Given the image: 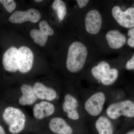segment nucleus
I'll use <instances>...</instances> for the list:
<instances>
[{
  "label": "nucleus",
  "instance_id": "nucleus-14",
  "mask_svg": "<svg viewBox=\"0 0 134 134\" xmlns=\"http://www.w3.org/2000/svg\"><path fill=\"white\" fill-rule=\"evenodd\" d=\"M55 111V107L52 103L42 101L36 104L33 108L34 117L38 120H41L53 114Z\"/></svg>",
  "mask_w": 134,
  "mask_h": 134
},
{
  "label": "nucleus",
  "instance_id": "nucleus-12",
  "mask_svg": "<svg viewBox=\"0 0 134 134\" xmlns=\"http://www.w3.org/2000/svg\"><path fill=\"white\" fill-rule=\"evenodd\" d=\"M105 37L108 46L112 49H119L126 42V36L118 30L109 31L106 34Z\"/></svg>",
  "mask_w": 134,
  "mask_h": 134
},
{
  "label": "nucleus",
  "instance_id": "nucleus-2",
  "mask_svg": "<svg viewBox=\"0 0 134 134\" xmlns=\"http://www.w3.org/2000/svg\"><path fill=\"white\" fill-rule=\"evenodd\" d=\"M3 118L8 125L11 133L17 134L24 129L26 117L23 113L17 108L8 107L4 110Z\"/></svg>",
  "mask_w": 134,
  "mask_h": 134
},
{
  "label": "nucleus",
  "instance_id": "nucleus-8",
  "mask_svg": "<svg viewBox=\"0 0 134 134\" xmlns=\"http://www.w3.org/2000/svg\"><path fill=\"white\" fill-rule=\"evenodd\" d=\"M34 55L31 50L23 46L18 49V70L26 73L31 70L33 65Z\"/></svg>",
  "mask_w": 134,
  "mask_h": 134
},
{
  "label": "nucleus",
  "instance_id": "nucleus-9",
  "mask_svg": "<svg viewBox=\"0 0 134 134\" xmlns=\"http://www.w3.org/2000/svg\"><path fill=\"white\" fill-rule=\"evenodd\" d=\"M85 29L91 34H97L100 31L102 19L100 12L96 9L91 10L86 14L85 19Z\"/></svg>",
  "mask_w": 134,
  "mask_h": 134
},
{
  "label": "nucleus",
  "instance_id": "nucleus-4",
  "mask_svg": "<svg viewBox=\"0 0 134 134\" xmlns=\"http://www.w3.org/2000/svg\"><path fill=\"white\" fill-rule=\"evenodd\" d=\"M112 14L121 26L129 29L134 27V7L123 10L119 6H114L112 9Z\"/></svg>",
  "mask_w": 134,
  "mask_h": 134
},
{
  "label": "nucleus",
  "instance_id": "nucleus-26",
  "mask_svg": "<svg viewBox=\"0 0 134 134\" xmlns=\"http://www.w3.org/2000/svg\"><path fill=\"white\" fill-rule=\"evenodd\" d=\"M125 134H134V129L129 130Z\"/></svg>",
  "mask_w": 134,
  "mask_h": 134
},
{
  "label": "nucleus",
  "instance_id": "nucleus-16",
  "mask_svg": "<svg viewBox=\"0 0 134 134\" xmlns=\"http://www.w3.org/2000/svg\"><path fill=\"white\" fill-rule=\"evenodd\" d=\"M21 90L23 95L19 98V103L21 105H31L37 99L33 87L31 85L24 84L21 86Z\"/></svg>",
  "mask_w": 134,
  "mask_h": 134
},
{
  "label": "nucleus",
  "instance_id": "nucleus-17",
  "mask_svg": "<svg viewBox=\"0 0 134 134\" xmlns=\"http://www.w3.org/2000/svg\"><path fill=\"white\" fill-rule=\"evenodd\" d=\"M111 69L109 63L103 61L92 69L91 74L94 78L101 82L108 76Z\"/></svg>",
  "mask_w": 134,
  "mask_h": 134
},
{
  "label": "nucleus",
  "instance_id": "nucleus-7",
  "mask_svg": "<svg viewBox=\"0 0 134 134\" xmlns=\"http://www.w3.org/2000/svg\"><path fill=\"white\" fill-rule=\"evenodd\" d=\"M41 16L38 10L31 8L26 11H15L10 17L9 20L14 24H21L27 21L35 23L39 21Z\"/></svg>",
  "mask_w": 134,
  "mask_h": 134
},
{
  "label": "nucleus",
  "instance_id": "nucleus-6",
  "mask_svg": "<svg viewBox=\"0 0 134 134\" xmlns=\"http://www.w3.org/2000/svg\"><path fill=\"white\" fill-rule=\"evenodd\" d=\"M39 26L40 30H31L30 32V36L35 43L43 47L46 44L48 36L53 35L54 31L46 20H43L40 22Z\"/></svg>",
  "mask_w": 134,
  "mask_h": 134
},
{
  "label": "nucleus",
  "instance_id": "nucleus-18",
  "mask_svg": "<svg viewBox=\"0 0 134 134\" xmlns=\"http://www.w3.org/2000/svg\"><path fill=\"white\" fill-rule=\"evenodd\" d=\"M95 126L99 134H113L114 127L110 120L105 116H101L96 121Z\"/></svg>",
  "mask_w": 134,
  "mask_h": 134
},
{
  "label": "nucleus",
  "instance_id": "nucleus-19",
  "mask_svg": "<svg viewBox=\"0 0 134 134\" xmlns=\"http://www.w3.org/2000/svg\"><path fill=\"white\" fill-rule=\"evenodd\" d=\"M53 9L56 12L59 19L62 21L65 18L67 14L66 4L62 0H55L52 5Z\"/></svg>",
  "mask_w": 134,
  "mask_h": 134
},
{
  "label": "nucleus",
  "instance_id": "nucleus-11",
  "mask_svg": "<svg viewBox=\"0 0 134 134\" xmlns=\"http://www.w3.org/2000/svg\"><path fill=\"white\" fill-rule=\"evenodd\" d=\"M79 103L76 99L69 94H67L65 97V101L63 104V109L66 113L68 117L73 120H77L79 116L77 108Z\"/></svg>",
  "mask_w": 134,
  "mask_h": 134
},
{
  "label": "nucleus",
  "instance_id": "nucleus-22",
  "mask_svg": "<svg viewBox=\"0 0 134 134\" xmlns=\"http://www.w3.org/2000/svg\"><path fill=\"white\" fill-rule=\"evenodd\" d=\"M127 35L129 37L127 40V44L130 47L134 48V27L129 29L127 32Z\"/></svg>",
  "mask_w": 134,
  "mask_h": 134
},
{
  "label": "nucleus",
  "instance_id": "nucleus-1",
  "mask_svg": "<svg viewBox=\"0 0 134 134\" xmlns=\"http://www.w3.org/2000/svg\"><path fill=\"white\" fill-rule=\"evenodd\" d=\"M88 54L87 47L83 43L78 41L72 43L67 55L66 66L68 71L72 73L81 71L85 65Z\"/></svg>",
  "mask_w": 134,
  "mask_h": 134
},
{
  "label": "nucleus",
  "instance_id": "nucleus-23",
  "mask_svg": "<svg viewBox=\"0 0 134 134\" xmlns=\"http://www.w3.org/2000/svg\"><path fill=\"white\" fill-rule=\"evenodd\" d=\"M125 68L127 70H134V54L131 58L127 61Z\"/></svg>",
  "mask_w": 134,
  "mask_h": 134
},
{
  "label": "nucleus",
  "instance_id": "nucleus-27",
  "mask_svg": "<svg viewBox=\"0 0 134 134\" xmlns=\"http://www.w3.org/2000/svg\"><path fill=\"white\" fill-rule=\"evenodd\" d=\"M35 1L36 2H41L42 1V0H36V1Z\"/></svg>",
  "mask_w": 134,
  "mask_h": 134
},
{
  "label": "nucleus",
  "instance_id": "nucleus-5",
  "mask_svg": "<svg viewBox=\"0 0 134 134\" xmlns=\"http://www.w3.org/2000/svg\"><path fill=\"white\" fill-rule=\"evenodd\" d=\"M105 101L104 93L99 92L93 94L86 100L85 104V108L91 116H98L102 111Z\"/></svg>",
  "mask_w": 134,
  "mask_h": 134
},
{
  "label": "nucleus",
  "instance_id": "nucleus-10",
  "mask_svg": "<svg viewBox=\"0 0 134 134\" xmlns=\"http://www.w3.org/2000/svg\"><path fill=\"white\" fill-rule=\"evenodd\" d=\"M18 49L14 47L8 48L3 54L2 63L5 70L15 72L18 70Z\"/></svg>",
  "mask_w": 134,
  "mask_h": 134
},
{
  "label": "nucleus",
  "instance_id": "nucleus-21",
  "mask_svg": "<svg viewBox=\"0 0 134 134\" xmlns=\"http://www.w3.org/2000/svg\"><path fill=\"white\" fill-rule=\"evenodd\" d=\"M5 9L9 13L14 10L16 7V3L13 0H0Z\"/></svg>",
  "mask_w": 134,
  "mask_h": 134
},
{
  "label": "nucleus",
  "instance_id": "nucleus-25",
  "mask_svg": "<svg viewBox=\"0 0 134 134\" xmlns=\"http://www.w3.org/2000/svg\"><path fill=\"white\" fill-rule=\"evenodd\" d=\"M0 134H6L5 130L1 125H0Z\"/></svg>",
  "mask_w": 134,
  "mask_h": 134
},
{
  "label": "nucleus",
  "instance_id": "nucleus-24",
  "mask_svg": "<svg viewBox=\"0 0 134 134\" xmlns=\"http://www.w3.org/2000/svg\"><path fill=\"white\" fill-rule=\"evenodd\" d=\"M76 1L79 8H82L85 7L90 1L88 0H77Z\"/></svg>",
  "mask_w": 134,
  "mask_h": 134
},
{
  "label": "nucleus",
  "instance_id": "nucleus-28",
  "mask_svg": "<svg viewBox=\"0 0 134 134\" xmlns=\"http://www.w3.org/2000/svg\"><path fill=\"white\" fill-rule=\"evenodd\" d=\"M132 101H133V103H134V99H133V100H132Z\"/></svg>",
  "mask_w": 134,
  "mask_h": 134
},
{
  "label": "nucleus",
  "instance_id": "nucleus-20",
  "mask_svg": "<svg viewBox=\"0 0 134 134\" xmlns=\"http://www.w3.org/2000/svg\"><path fill=\"white\" fill-rule=\"evenodd\" d=\"M119 72L115 68H111L110 72L107 77L101 82L105 86L111 85L117 80L119 76Z\"/></svg>",
  "mask_w": 134,
  "mask_h": 134
},
{
  "label": "nucleus",
  "instance_id": "nucleus-3",
  "mask_svg": "<svg viewBox=\"0 0 134 134\" xmlns=\"http://www.w3.org/2000/svg\"><path fill=\"white\" fill-rule=\"evenodd\" d=\"M106 113L112 120H116L121 116L129 118H134V104L130 99L113 103L107 108Z\"/></svg>",
  "mask_w": 134,
  "mask_h": 134
},
{
  "label": "nucleus",
  "instance_id": "nucleus-15",
  "mask_svg": "<svg viewBox=\"0 0 134 134\" xmlns=\"http://www.w3.org/2000/svg\"><path fill=\"white\" fill-rule=\"evenodd\" d=\"M49 128L57 134H72L73 130L65 120L60 117H55L50 120Z\"/></svg>",
  "mask_w": 134,
  "mask_h": 134
},
{
  "label": "nucleus",
  "instance_id": "nucleus-13",
  "mask_svg": "<svg viewBox=\"0 0 134 134\" xmlns=\"http://www.w3.org/2000/svg\"><path fill=\"white\" fill-rule=\"evenodd\" d=\"M33 89L37 98L41 100L52 101L55 99L57 96V93L54 89L39 82L34 84Z\"/></svg>",
  "mask_w": 134,
  "mask_h": 134
}]
</instances>
